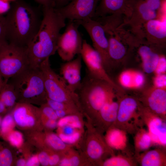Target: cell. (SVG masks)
Listing matches in <instances>:
<instances>
[{
    "mask_svg": "<svg viewBox=\"0 0 166 166\" xmlns=\"http://www.w3.org/2000/svg\"><path fill=\"white\" fill-rule=\"evenodd\" d=\"M2 116H0V127H1V124L2 122Z\"/></svg>",
    "mask_w": 166,
    "mask_h": 166,
    "instance_id": "52",
    "label": "cell"
},
{
    "mask_svg": "<svg viewBox=\"0 0 166 166\" xmlns=\"http://www.w3.org/2000/svg\"><path fill=\"white\" fill-rule=\"evenodd\" d=\"M105 139L108 144L113 149L122 150L126 146V133L121 129L110 128L106 132Z\"/></svg>",
    "mask_w": 166,
    "mask_h": 166,
    "instance_id": "27",
    "label": "cell"
},
{
    "mask_svg": "<svg viewBox=\"0 0 166 166\" xmlns=\"http://www.w3.org/2000/svg\"><path fill=\"white\" fill-rule=\"evenodd\" d=\"M141 39L152 46L159 49L164 48L166 42L165 19L162 21L156 18L146 22L142 28Z\"/></svg>",
    "mask_w": 166,
    "mask_h": 166,
    "instance_id": "18",
    "label": "cell"
},
{
    "mask_svg": "<svg viewBox=\"0 0 166 166\" xmlns=\"http://www.w3.org/2000/svg\"><path fill=\"white\" fill-rule=\"evenodd\" d=\"M76 93L84 117L91 121L106 103L116 97V92L110 84L86 74Z\"/></svg>",
    "mask_w": 166,
    "mask_h": 166,
    "instance_id": "3",
    "label": "cell"
},
{
    "mask_svg": "<svg viewBox=\"0 0 166 166\" xmlns=\"http://www.w3.org/2000/svg\"><path fill=\"white\" fill-rule=\"evenodd\" d=\"M131 6V14L124 20L122 24L127 26L137 38L140 39L143 25L148 21L156 18L158 13L150 9L144 0H132Z\"/></svg>",
    "mask_w": 166,
    "mask_h": 166,
    "instance_id": "13",
    "label": "cell"
},
{
    "mask_svg": "<svg viewBox=\"0 0 166 166\" xmlns=\"http://www.w3.org/2000/svg\"><path fill=\"white\" fill-rule=\"evenodd\" d=\"M8 111L6 107L0 98V116L6 114Z\"/></svg>",
    "mask_w": 166,
    "mask_h": 166,
    "instance_id": "49",
    "label": "cell"
},
{
    "mask_svg": "<svg viewBox=\"0 0 166 166\" xmlns=\"http://www.w3.org/2000/svg\"><path fill=\"white\" fill-rule=\"evenodd\" d=\"M39 108L41 114L42 116L50 119L55 120L58 119L55 111L50 107L46 103L41 105Z\"/></svg>",
    "mask_w": 166,
    "mask_h": 166,
    "instance_id": "37",
    "label": "cell"
},
{
    "mask_svg": "<svg viewBox=\"0 0 166 166\" xmlns=\"http://www.w3.org/2000/svg\"><path fill=\"white\" fill-rule=\"evenodd\" d=\"M116 97L118 102L117 116L110 128H118L126 133L134 134L144 125L140 115L141 104L136 97L125 94Z\"/></svg>",
    "mask_w": 166,
    "mask_h": 166,
    "instance_id": "7",
    "label": "cell"
},
{
    "mask_svg": "<svg viewBox=\"0 0 166 166\" xmlns=\"http://www.w3.org/2000/svg\"><path fill=\"white\" fill-rule=\"evenodd\" d=\"M34 132L36 133L34 139V142L42 150L64 155L73 147L64 142L57 134L52 131Z\"/></svg>",
    "mask_w": 166,
    "mask_h": 166,
    "instance_id": "20",
    "label": "cell"
},
{
    "mask_svg": "<svg viewBox=\"0 0 166 166\" xmlns=\"http://www.w3.org/2000/svg\"><path fill=\"white\" fill-rule=\"evenodd\" d=\"M42 7H55V0H34Z\"/></svg>",
    "mask_w": 166,
    "mask_h": 166,
    "instance_id": "46",
    "label": "cell"
},
{
    "mask_svg": "<svg viewBox=\"0 0 166 166\" xmlns=\"http://www.w3.org/2000/svg\"><path fill=\"white\" fill-rule=\"evenodd\" d=\"M138 164L141 166H166L165 148L147 150L134 156Z\"/></svg>",
    "mask_w": 166,
    "mask_h": 166,
    "instance_id": "24",
    "label": "cell"
},
{
    "mask_svg": "<svg viewBox=\"0 0 166 166\" xmlns=\"http://www.w3.org/2000/svg\"><path fill=\"white\" fill-rule=\"evenodd\" d=\"M118 107V101L112 100L106 103L91 120L99 132L103 134L112 125L116 118Z\"/></svg>",
    "mask_w": 166,
    "mask_h": 166,
    "instance_id": "21",
    "label": "cell"
},
{
    "mask_svg": "<svg viewBox=\"0 0 166 166\" xmlns=\"http://www.w3.org/2000/svg\"><path fill=\"white\" fill-rule=\"evenodd\" d=\"M46 103L55 111L72 110L82 113L78 107L74 104L54 101L48 97L46 99Z\"/></svg>",
    "mask_w": 166,
    "mask_h": 166,
    "instance_id": "34",
    "label": "cell"
},
{
    "mask_svg": "<svg viewBox=\"0 0 166 166\" xmlns=\"http://www.w3.org/2000/svg\"><path fill=\"white\" fill-rule=\"evenodd\" d=\"M29 65L27 47L6 41L0 42V73L3 80H8Z\"/></svg>",
    "mask_w": 166,
    "mask_h": 166,
    "instance_id": "8",
    "label": "cell"
},
{
    "mask_svg": "<svg viewBox=\"0 0 166 166\" xmlns=\"http://www.w3.org/2000/svg\"><path fill=\"white\" fill-rule=\"evenodd\" d=\"M39 68L43 76L47 97L54 101L75 105L81 110L77 94L72 91L62 77L52 69L49 58L43 61Z\"/></svg>",
    "mask_w": 166,
    "mask_h": 166,
    "instance_id": "6",
    "label": "cell"
},
{
    "mask_svg": "<svg viewBox=\"0 0 166 166\" xmlns=\"http://www.w3.org/2000/svg\"><path fill=\"white\" fill-rule=\"evenodd\" d=\"M8 82L14 89L18 102L40 105L46 103L47 97L39 68L29 65Z\"/></svg>",
    "mask_w": 166,
    "mask_h": 166,
    "instance_id": "4",
    "label": "cell"
},
{
    "mask_svg": "<svg viewBox=\"0 0 166 166\" xmlns=\"http://www.w3.org/2000/svg\"><path fill=\"white\" fill-rule=\"evenodd\" d=\"M137 48L144 71L147 73H153L161 55L156 50L159 48L144 42L140 43Z\"/></svg>",
    "mask_w": 166,
    "mask_h": 166,
    "instance_id": "23",
    "label": "cell"
},
{
    "mask_svg": "<svg viewBox=\"0 0 166 166\" xmlns=\"http://www.w3.org/2000/svg\"><path fill=\"white\" fill-rule=\"evenodd\" d=\"M137 97L143 106L166 122V89L152 86L143 91Z\"/></svg>",
    "mask_w": 166,
    "mask_h": 166,
    "instance_id": "16",
    "label": "cell"
},
{
    "mask_svg": "<svg viewBox=\"0 0 166 166\" xmlns=\"http://www.w3.org/2000/svg\"><path fill=\"white\" fill-rule=\"evenodd\" d=\"M57 134L66 144L75 147L78 149L81 142L85 130L69 125L57 127Z\"/></svg>",
    "mask_w": 166,
    "mask_h": 166,
    "instance_id": "26",
    "label": "cell"
},
{
    "mask_svg": "<svg viewBox=\"0 0 166 166\" xmlns=\"http://www.w3.org/2000/svg\"><path fill=\"white\" fill-rule=\"evenodd\" d=\"M75 21L87 32L92 40L93 48L100 55L108 72L112 65L108 53L109 41L103 25L99 21L90 18Z\"/></svg>",
    "mask_w": 166,
    "mask_h": 166,
    "instance_id": "11",
    "label": "cell"
},
{
    "mask_svg": "<svg viewBox=\"0 0 166 166\" xmlns=\"http://www.w3.org/2000/svg\"><path fill=\"white\" fill-rule=\"evenodd\" d=\"M10 2L7 0H0V15L9 11L11 7Z\"/></svg>",
    "mask_w": 166,
    "mask_h": 166,
    "instance_id": "45",
    "label": "cell"
},
{
    "mask_svg": "<svg viewBox=\"0 0 166 166\" xmlns=\"http://www.w3.org/2000/svg\"><path fill=\"white\" fill-rule=\"evenodd\" d=\"M132 0H100L93 19L114 15L126 19L132 13Z\"/></svg>",
    "mask_w": 166,
    "mask_h": 166,
    "instance_id": "19",
    "label": "cell"
},
{
    "mask_svg": "<svg viewBox=\"0 0 166 166\" xmlns=\"http://www.w3.org/2000/svg\"><path fill=\"white\" fill-rule=\"evenodd\" d=\"M38 156L40 164L44 166H49V152L42 150L38 154Z\"/></svg>",
    "mask_w": 166,
    "mask_h": 166,
    "instance_id": "43",
    "label": "cell"
},
{
    "mask_svg": "<svg viewBox=\"0 0 166 166\" xmlns=\"http://www.w3.org/2000/svg\"><path fill=\"white\" fill-rule=\"evenodd\" d=\"M141 119L145 125L153 145L166 147V122L142 105L140 109Z\"/></svg>",
    "mask_w": 166,
    "mask_h": 166,
    "instance_id": "17",
    "label": "cell"
},
{
    "mask_svg": "<svg viewBox=\"0 0 166 166\" xmlns=\"http://www.w3.org/2000/svg\"><path fill=\"white\" fill-rule=\"evenodd\" d=\"M41 119L43 128L45 131H52L57 128L58 120H55L47 118L41 114Z\"/></svg>",
    "mask_w": 166,
    "mask_h": 166,
    "instance_id": "39",
    "label": "cell"
},
{
    "mask_svg": "<svg viewBox=\"0 0 166 166\" xmlns=\"http://www.w3.org/2000/svg\"><path fill=\"white\" fill-rule=\"evenodd\" d=\"M86 119V129L79 152L87 166H101L106 159L115 155L114 152L106 142L103 134L96 129L90 120Z\"/></svg>",
    "mask_w": 166,
    "mask_h": 166,
    "instance_id": "5",
    "label": "cell"
},
{
    "mask_svg": "<svg viewBox=\"0 0 166 166\" xmlns=\"http://www.w3.org/2000/svg\"><path fill=\"white\" fill-rule=\"evenodd\" d=\"M40 163L38 159V155H34L29 158L26 161V166H38Z\"/></svg>",
    "mask_w": 166,
    "mask_h": 166,
    "instance_id": "47",
    "label": "cell"
},
{
    "mask_svg": "<svg viewBox=\"0 0 166 166\" xmlns=\"http://www.w3.org/2000/svg\"><path fill=\"white\" fill-rule=\"evenodd\" d=\"M3 80L2 77L0 73V87L3 84Z\"/></svg>",
    "mask_w": 166,
    "mask_h": 166,
    "instance_id": "51",
    "label": "cell"
},
{
    "mask_svg": "<svg viewBox=\"0 0 166 166\" xmlns=\"http://www.w3.org/2000/svg\"><path fill=\"white\" fill-rule=\"evenodd\" d=\"M16 125L12 113L6 114L2 118L0 131V136L2 138L14 129Z\"/></svg>",
    "mask_w": 166,
    "mask_h": 166,
    "instance_id": "35",
    "label": "cell"
},
{
    "mask_svg": "<svg viewBox=\"0 0 166 166\" xmlns=\"http://www.w3.org/2000/svg\"><path fill=\"white\" fill-rule=\"evenodd\" d=\"M26 161L23 158H20L18 159L16 162V165L18 166H26Z\"/></svg>",
    "mask_w": 166,
    "mask_h": 166,
    "instance_id": "50",
    "label": "cell"
},
{
    "mask_svg": "<svg viewBox=\"0 0 166 166\" xmlns=\"http://www.w3.org/2000/svg\"><path fill=\"white\" fill-rule=\"evenodd\" d=\"M80 55L86 66V74L108 82L113 88L117 95L125 94L124 89L109 75L99 54L85 40H83Z\"/></svg>",
    "mask_w": 166,
    "mask_h": 166,
    "instance_id": "9",
    "label": "cell"
},
{
    "mask_svg": "<svg viewBox=\"0 0 166 166\" xmlns=\"http://www.w3.org/2000/svg\"><path fill=\"white\" fill-rule=\"evenodd\" d=\"M79 26L76 21L69 20L65 31L59 36L57 51L64 61H70L80 54L83 40L78 30Z\"/></svg>",
    "mask_w": 166,
    "mask_h": 166,
    "instance_id": "10",
    "label": "cell"
},
{
    "mask_svg": "<svg viewBox=\"0 0 166 166\" xmlns=\"http://www.w3.org/2000/svg\"><path fill=\"white\" fill-rule=\"evenodd\" d=\"M12 2L5 17L6 40L16 45L27 48L39 28L42 17L38 8L23 0Z\"/></svg>",
    "mask_w": 166,
    "mask_h": 166,
    "instance_id": "2",
    "label": "cell"
},
{
    "mask_svg": "<svg viewBox=\"0 0 166 166\" xmlns=\"http://www.w3.org/2000/svg\"><path fill=\"white\" fill-rule=\"evenodd\" d=\"M154 75L152 79L153 86L156 88L166 89V74Z\"/></svg>",
    "mask_w": 166,
    "mask_h": 166,
    "instance_id": "38",
    "label": "cell"
},
{
    "mask_svg": "<svg viewBox=\"0 0 166 166\" xmlns=\"http://www.w3.org/2000/svg\"><path fill=\"white\" fill-rule=\"evenodd\" d=\"M100 0H73L65 6L57 8L65 18L79 21L93 19Z\"/></svg>",
    "mask_w": 166,
    "mask_h": 166,
    "instance_id": "15",
    "label": "cell"
},
{
    "mask_svg": "<svg viewBox=\"0 0 166 166\" xmlns=\"http://www.w3.org/2000/svg\"><path fill=\"white\" fill-rule=\"evenodd\" d=\"M118 80L120 85L123 89H139L144 85L145 77L141 72L130 69L121 73L118 77Z\"/></svg>",
    "mask_w": 166,
    "mask_h": 166,
    "instance_id": "25",
    "label": "cell"
},
{
    "mask_svg": "<svg viewBox=\"0 0 166 166\" xmlns=\"http://www.w3.org/2000/svg\"><path fill=\"white\" fill-rule=\"evenodd\" d=\"M2 138L16 148H20L23 144V135L21 132L17 130H12Z\"/></svg>",
    "mask_w": 166,
    "mask_h": 166,
    "instance_id": "36",
    "label": "cell"
},
{
    "mask_svg": "<svg viewBox=\"0 0 166 166\" xmlns=\"http://www.w3.org/2000/svg\"><path fill=\"white\" fill-rule=\"evenodd\" d=\"M6 41V39L5 17L0 15V42Z\"/></svg>",
    "mask_w": 166,
    "mask_h": 166,
    "instance_id": "44",
    "label": "cell"
},
{
    "mask_svg": "<svg viewBox=\"0 0 166 166\" xmlns=\"http://www.w3.org/2000/svg\"><path fill=\"white\" fill-rule=\"evenodd\" d=\"M82 58L80 54L77 57L61 64L60 75L66 82L69 89L76 92L81 83Z\"/></svg>",
    "mask_w": 166,
    "mask_h": 166,
    "instance_id": "22",
    "label": "cell"
},
{
    "mask_svg": "<svg viewBox=\"0 0 166 166\" xmlns=\"http://www.w3.org/2000/svg\"><path fill=\"white\" fill-rule=\"evenodd\" d=\"M16 125L21 129L41 131L43 128L39 108L30 103H17L12 112Z\"/></svg>",
    "mask_w": 166,
    "mask_h": 166,
    "instance_id": "12",
    "label": "cell"
},
{
    "mask_svg": "<svg viewBox=\"0 0 166 166\" xmlns=\"http://www.w3.org/2000/svg\"><path fill=\"white\" fill-rule=\"evenodd\" d=\"M134 134L135 156L148 150L153 145L149 132L143 127L139 128Z\"/></svg>",
    "mask_w": 166,
    "mask_h": 166,
    "instance_id": "28",
    "label": "cell"
},
{
    "mask_svg": "<svg viewBox=\"0 0 166 166\" xmlns=\"http://www.w3.org/2000/svg\"><path fill=\"white\" fill-rule=\"evenodd\" d=\"M82 113L67 115L59 119L57 122V127L65 125H69L78 129L85 130V121Z\"/></svg>",
    "mask_w": 166,
    "mask_h": 166,
    "instance_id": "32",
    "label": "cell"
},
{
    "mask_svg": "<svg viewBox=\"0 0 166 166\" xmlns=\"http://www.w3.org/2000/svg\"><path fill=\"white\" fill-rule=\"evenodd\" d=\"M138 165L135 157L122 154L114 155L107 158L101 166H136Z\"/></svg>",
    "mask_w": 166,
    "mask_h": 166,
    "instance_id": "31",
    "label": "cell"
},
{
    "mask_svg": "<svg viewBox=\"0 0 166 166\" xmlns=\"http://www.w3.org/2000/svg\"><path fill=\"white\" fill-rule=\"evenodd\" d=\"M8 80H3L0 87V98L9 111L14 108L18 100L14 89Z\"/></svg>",
    "mask_w": 166,
    "mask_h": 166,
    "instance_id": "29",
    "label": "cell"
},
{
    "mask_svg": "<svg viewBox=\"0 0 166 166\" xmlns=\"http://www.w3.org/2000/svg\"><path fill=\"white\" fill-rule=\"evenodd\" d=\"M13 162L11 151L5 143L0 141V166H11Z\"/></svg>",
    "mask_w": 166,
    "mask_h": 166,
    "instance_id": "33",
    "label": "cell"
},
{
    "mask_svg": "<svg viewBox=\"0 0 166 166\" xmlns=\"http://www.w3.org/2000/svg\"><path fill=\"white\" fill-rule=\"evenodd\" d=\"M104 27L109 41L108 53L112 66L125 57L126 46L129 45V37L115 25Z\"/></svg>",
    "mask_w": 166,
    "mask_h": 166,
    "instance_id": "14",
    "label": "cell"
},
{
    "mask_svg": "<svg viewBox=\"0 0 166 166\" xmlns=\"http://www.w3.org/2000/svg\"><path fill=\"white\" fill-rule=\"evenodd\" d=\"M7 1L10 2H12L14 1H15V0H7Z\"/></svg>",
    "mask_w": 166,
    "mask_h": 166,
    "instance_id": "53",
    "label": "cell"
},
{
    "mask_svg": "<svg viewBox=\"0 0 166 166\" xmlns=\"http://www.w3.org/2000/svg\"><path fill=\"white\" fill-rule=\"evenodd\" d=\"M146 3L152 10L158 12L161 10L163 0H144Z\"/></svg>",
    "mask_w": 166,
    "mask_h": 166,
    "instance_id": "42",
    "label": "cell"
},
{
    "mask_svg": "<svg viewBox=\"0 0 166 166\" xmlns=\"http://www.w3.org/2000/svg\"><path fill=\"white\" fill-rule=\"evenodd\" d=\"M58 166H87V165L79 151L72 147L64 154Z\"/></svg>",
    "mask_w": 166,
    "mask_h": 166,
    "instance_id": "30",
    "label": "cell"
},
{
    "mask_svg": "<svg viewBox=\"0 0 166 166\" xmlns=\"http://www.w3.org/2000/svg\"><path fill=\"white\" fill-rule=\"evenodd\" d=\"M166 59L165 56L161 54L153 73L154 74H166Z\"/></svg>",
    "mask_w": 166,
    "mask_h": 166,
    "instance_id": "40",
    "label": "cell"
},
{
    "mask_svg": "<svg viewBox=\"0 0 166 166\" xmlns=\"http://www.w3.org/2000/svg\"><path fill=\"white\" fill-rule=\"evenodd\" d=\"M64 155L54 152H49V166H58Z\"/></svg>",
    "mask_w": 166,
    "mask_h": 166,
    "instance_id": "41",
    "label": "cell"
},
{
    "mask_svg": "<svg viewBox=\"0 0 166 166\" xmlns=\"http://www.w3.org/2000/svg\"><path fill=\"white\" fill-rule=\"evenodd\" d=\"M42 10L40 27L27 48L29 65L35 68L55 54L60 31L66 26L65 19L57 9L42 7Z\"/></svg>",
    "mask_w": 166,
    "mask_h": 166,
    "instance_id": "1",
    "label": "cell"
},
{
    "mask_svg": "<svg viewBox=\"0 0 166 166\" xmlns=\"http://www.w3.org/2000/svg\"><path fill=\"white\" fill-rule=\"evenodd\" d=\"M73 0H55V6L56 8L62 7L70 2Z\"/></svg>",
    "mask_w": 166,
    "mask_h": 166,
    "instance_id": "48",
    "label": "cell"
}]
</instances>
